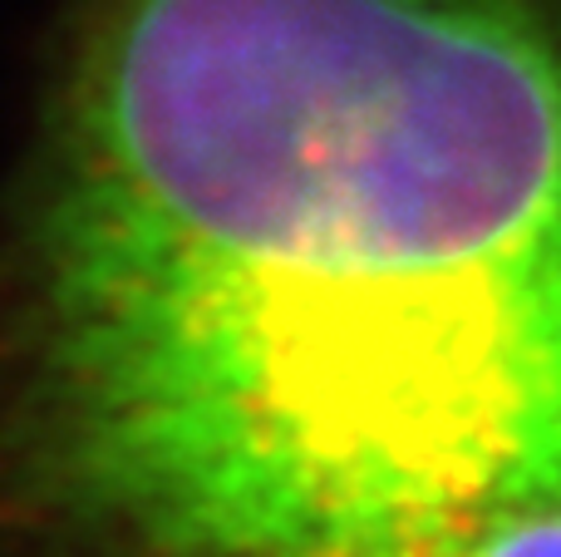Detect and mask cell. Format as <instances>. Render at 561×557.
Here are the masks:
<instances>
[{"mask_svg":"<svg viewBox=\"0 0 561 557\" xmlns=\"http://www.w3.org/2000/svg\"><path fill=\"white\" fill-rule=\"evenodd\" d=\"M335 557H561V509L488 513Z\"/></svg>","mask_w":561,"mask_h":557,"instance_id":"7a4b0ae2","label":"cell"},{"mask_svg":"<svg viewBox=\"0 0 561 557\" xmlns=\"http://www.w3.org/2000/svg\"><path fill=\"white\" fill-rule=\"evenodd\" d=\"M20 489L128 557L561 509V20L99 0L25 232Z\"/></svg>","mask_w":561,"mask_h":557,"instance_id":"6da1fadb","label":"cell"}]
</instances>
